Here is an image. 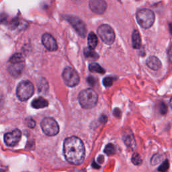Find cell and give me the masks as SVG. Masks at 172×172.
<instances>
[{
  "mask_svg": "<svg viewBox=\"0 0 172 172\" xmlns=\"http://www.w3.org/2000/svg\"><path fill=\"white\" fill-rule=\"evenodd\" d=\"M85 152L84 144L80 138L73 136L64 140L63 153L69 163L74 165H80L83 163Z\"/></svg>",
  "mask_w": 172,
  "mask_h": 172,
  "instance_id": "obj_1",
  "label": "cell"
},
{
  "mask_svg": "<svg viewBox=\"0 0 172 172\" xmlns=\"http://www.w3.org/2000/svg\"><path fill=\"white\" fill-rule=\"evenodd\" d=\"M98 96L92 89H86L81 91L78 96V100L83 108L91 109L98 103Z\"/></svg>",
  "mask_w": 172,
  "mask_h": 172,
  "instance_id": "obj_2",
  "label": "cell"
},
{
  "mask_svg": "<svg viewBox=\"0 0 172 172\" xmlns=\"http://www.w3.org/2000/svg\"><path fill=\"white\" fill-rule=\"evenodd\" d=\"M138 24L143 28H149L155 22V14L149 9H141L136 14Z\"/></svg>",
  "mask_w": 172,
  "mask_h": 172,
  "instance_id": "obj_3",
  "label": "cell"
},
{
  "mask_svg": "<svg viewBox=\"0 0 172 172\" xmlns=\"http://www.w3.org/2000/svg\"><path fill=\"white\" fill-rule=\"evenodd\" d=\"M34 85L30 81H22L18 84L16 89V95L20 101H26L34 94Z\"/></svg>",
  "mask_w": 172,
  "mask_h": 172,
  "instance_id": "obj_4",
  "label": "cell"
},
{
  "mask_svg": "<svg viewBox=\"0 0 172 172\" xmlns=\"http://www.w3.org/2000/svg\"><path fill=\"white\" fill-rule=\"evenodd\" d=\"M41 127L43 132L46 135L49 136V137L55 136L59 132V127L58 123L52 118H45L41 122Z\"/></svg>",
  "mask_w": 172,
  "mask_h": 172,
  "instance_id": "obj_5",
  "label": "cell"
},
{
  "mask_svg": "<svg viewBox=\"0 0 172 172\" xmlns=\"http://www.w3.org/2000/svg\"><path fill=\"white\" fill-rule=\"evenodd\" d=\"M62 77L64 84L69 87H75L80 83V76L77 71L71 67L64 68L62 73Z\"/></svg>",
  "mask_w": 172,
  "mask_h": 172,
  "instance_id": "obj_6",
  "label": "cell"
},
{
  "mask_svg": "<svg viewBox=\"0 0 172 172\" xmlns=\"http://www.w3.org/2000/svg\"><path fill=\"white\" fill-rule=\"evenodd\" d=\"M98 34L102 41L106 45H112L115 41V33L109 25H101L98 28Z\"/></svg>",
  "mask_w": 172,
  "mask_h": 172,
  "instance_id": "obj_7",
  "label": "cell"
},
{
  "mask_svg": "<svg viewBox=\"0 0 172 172\" xmlns=\"http://www.w3.org/2000/svg\"><path fill=\"white\" fill-rule=\"evenodd\" d=\"M64 18L73 26L75 31L77 32V33L80 37L82 38L85 37L86 33H87V28H86L85 24L83 21L76 16H66Z\"/></svg>",
  "mask_w": 172,
  "mask_h": 172,
  "instance_id": "obj_8",
  "label": "cell"
},
{
  "mask_svg": "<svg viewBox=\"0 0 172 172\" xmlns=\"http://www.w3.org/2000/svg\"><path fill=\"white\" fill-rule=\"evenodd\" d=\"M22 137V133L18 129H15L4 135V142L7 146L14 147L18 144Z\"/></svg>",
  "mask_w": 172,
  "mask_h": 172,
  "instance_id": "obj_9",
  "label": "cell"
},
{
  "mask_svg": "<svg viewBox=\"0 0 172 172\" xmlns=\"http://www.w3.org/2000/svg\"><path fill=\"white\" fill-rule=\"evenodd\" d=\"M89 8L93 12L102 14L107 8V3L105 0H90L89 2Z\"/></svg>",
  "mask_w": 172,
  "mask_h": 172,
  "instance_id": "obj_10",
  "label": "cell"
},
{
  "mask_svg": "<svg viewBox=\"0 0 172 172\" xmlns=\"http://www.w3.org/2000/svg\"><path fill=\"white\" fill-rule=\"evenodd\" d=\"M42 45L49 51H55L58 49L57 41L52 35L48 33H45L42 37Z\"/></svg>",
  "mask_w": 172,
  "mask_h": 172,
  "instance_id": "obj_11",
  "label": "cell"
},
{
  "mask_svg": "<svg viewBox=\"0 0 172 172\" xmlns=\"http://www.w3.org/2000/svg\"><path fill=\"white\" fill-rule=\"evenodd\" d=\"M24 64L23 63H12L8 67V71L10 74L14 77H19L23 72Z\"/></svg>",
  "mask_w": 172,
  "mask_h": 172,
  "instance_id": "obj_12",
  "label": "cell"
},
{
  "mask_svg": "<svg viewBox=\"0 0 172 172\" xmlns=\"http://www.w3.org/2000/svg\"><path fill=\"white\" fill-rule=\"evenodd\" d=\"M146 64L149 68L153 71L159 70L162 66L161 61L155 56H150L147 59Z\"/></svg>",
  "mask_w": 172,
  "mask_h": 172,
  "instance_id": "obj_13",
  "label": "cell"
},
{
  "mask_svg": "<svg viewBox=\"0 0 172 172\" xmlns=\"http://www.w3.org/2000/svg\"><path fill=\"white\" fill-rule=\"evenodd\" d=\"M48 105V101L45 98H43L42 97H38L37 98H35L32 102V106L36 109L43 108L47 107Z\"/></svg>",
  "mask_w": 172,
  "mask_h": 172,
  "instance_id": "obj_14",
  "label": "cell"
},
{
  "mask_svg": "<svg viewBox=\"0 0 172 172\" xmlns=\"http://www.w3.org/2000/svg\"><path fill=\"white\" fill-rule=\"evenodd\" d=\"M132 47L135 49H140L141 46V38L138 30H134L132 34Z\"/></svg>",
  "mask_w": 172,
  "mask_h": 172,
  "instance_id": "obj_15",
  "label": "cell"
},
{
  "mask_svg": "<svg viewBox=\"0 0 172 172\" xmlns=\"http://www.w3.org/2000/svg\"><path fill=\"white\" fill-rule=\"evenodd\" d=\"M84 53L85 58H87L88 60L96 61L98 59L99 57L98 54H97V53L94 51V49H93L90 47L85 48Z\"/></svg>",
  "mask_w": 172,
  "mask_h": 172,
  "instance_id": "obj_16",
  "label": "cell"
},
{
  "mask_svg": "<svg viewBox=\"0 0 172 172\" xmlns=\"http://www.w3.org/2000/svg\"><path fill=\"white\" fill-rule=\"evenodd\" d=\"M88 43L89 47L94 49L98 45V38L94 32H90L88 37Z\"/></svg>",
  "mask_w": 172,
  "mask_h": 172,
  "instance_id": "obj_17",
  "label": "cell"
},
{
  "mask_svg": "<svg viewBox=\"0 0 172 172\" xmlns=\"http://www.w3.org/2000/svg\"><path fill=\"white\" fill-rule=\"evenodd\" d=\"M89 69L92 72L98 73L100 74H104L105 73V70L99 64L96 63H92L89 65Z\"/></svg>",
  "mask_w": 172,
  "mask_h": 172,
  "instance_id": "obj_18",
  "label": "cell"
},
{
  "mask_svg": "<svg viewBox=\"0 0 172 172\" xmlns=\"http://www.w3.org/2000/svg\"><path fill=\"white\" fill-rule=\"evenodd\" d=\"M11 63H20L24 61V58L21 53H15L10 59Z\"/></svg>",
  "mask_w": 172,
  "mask_h": 172,
  "instance_id": "obj_19",
  "label": "cell"
},
{
  "mask_svg": "<svg viewBox=\"0 0 172 172\" xmlns=\"http://www.w3.org/2000/svg\"><path fill=\"white\" fill-rule=\"evenodd\" d=\"M124 142L128 147L131 148L132 149H134L136 147V143L135 139L132 135H128L127 137L124 139Z\"/></svg>",
  "mask_w": 172,
  "mask_h": 172,
  "instance_id": "obj_20",
  "label": "cell"
},
{
  "mask_svg": "<svg viewBox=\"0 0 172 172\" xmlns=\"http://www.w3.org/2000/svg\"><path fill=\"white\" fill-rule=\"evenodd\" d=\"M163 159V155H161V154H155L154 155L151 159H150V163H151L152 166H156L158 163H159L161 162V161Z\"/></svg>",
  "mask_w": 172,
  "mask_h": 172,
  "instance_id": "obj_21",
  "label": "cell"
},
{
  "mask_svg": "<svg viewBox=\"0 0 172 172\" xmlns=\"http://www.w3.org/2000/svg\"><path fill=\"white\" fill-rule=\"evenodd\" d=\"M104 153L107 154L108 155H112L113 154L116 153V148L115 147L112 143L107 145L106 148L104 149Z\"/></svg>",
  "mask_w": 172,
  "mask_h": 172,
  "instance_id": "obj_22",
  "label": "cell"
},
{
  "mask_svg": "<svg viewBox=\"0 0 172 172\" xmlns=\"http://www.w3.org/2000/svg\"><path fill=\"white\" fill-rule=\"evenodd\" d=\"M170 168V163L167 159L165 160L160 165V166L158 167V171L159 172H166Z\"/></svg>",
  "mask_w": 172,
  "mask_h": 172,
  "instance_id": "obj_23",
  "label": "cell"
},
{
  "mask_svg": "<svg viewBox=\"0 0 172 172\" xmlns=\"http://www.w3.org/2000/svg\"><path fill=\"white\" fill-rule=\"evenodd\" d=\"M131 160H132V162L133 163V164H135V166H139V165H141L142 163V161H143L141 158V156H140L139 154L137 153L133 154Z\"/></svg>",
  "mask_w": 172,
  "mask_h": 172,
  "instance_id": "obj_24",
  "label": "cell"
},
{
  "mask_svg": "<svg viewBox=\"0 0 172 172\" xmlns=\"http://www.w3.org/2000/svg\"><path fill=\"white\" fill-rule=\"evenodd\" d=\"M114 82V78L112 77H106L103 80V84L106 88L112 86Z\"/></svg>",
  "mask_w": 172,
  "mask_h": 172,
  "instance_id": "obj_25",
  "label": "cell"
},
{
  "mask_svg": "<svg viewBox=\"0 0 172 172\" xmlns=\"http://www.w3.org/2000/svg\"><path fill=\"white\" fill-rule=\"evenodd\" d=\"M159 110L161 114H162V115H166L167 112V106L166 104V103L161 102L159 104Z\"/></svg>",
  "mask_w": 172,
  "mask_h": 172,
  "instance_id": "obj_26",
  "label": "cell"
},
{
  "mask_svg": "<svg viewBox=\"0 0 172 172\" xmlns=\"http://www.w3.org/2000/svg\"><path fill=\"white\" fill-rule=\"evenodd\" d=\"M27 125L28 127L30 128H33L35 127V125H36V123L35 121L32 119V118H30V119H28L27 120Z\"/></svg>",
  "mask_w": 172,
  "mask_h": 172,
  "instance_id": "obj_27",
  "label": "cell"
},
{
  "mask_svg": "<svg viewBox=\"0 0 172 172\" xmlns=\"http://www.w3.org/2000/svg\"><path fill=\"white\" fill-rule=\"evenodd\" d=\"M88 82V84L92 85V86H94L95 85V83H96V80H95V79L94 77H89L88 78V80H87Z\"/></svg>",
  "mask_w": 172,
  "mask_h": 172,
  "instance_id": "obj_28",
  "label": "cell"
},
{
  "mask_svg": "<svg viewBox=\"0 0 172 172\" xmlns=\"http://www.w3.org/2000/svg\"><path fill=\"white\" fill-rule=\"evenodd\" d=\"M114 115L116 117H120L121 115V111L120 109L118 108H115L114 110V112H113Z\"/></svg>",
  "mask_w": 172,
  "mask_h": 172,
  "instance_id": "obj_29",
  "label": "cell"
},
{
  "mask_svg": "<svg viewBox=\"0 0 172 172\" xmlns=\"http://www.w3.org/2000/svg\"><path fill=\"white\" fill-rule=\"evenodd\" d=\"M168 59H169L170 62L172 63V46L170 47L169 52H168Z\"/></svg>",
  "mask_w": 172,
  "mask_h": 172,
  "instance_id": "obj_30",
  "label": "cell"
},
{
  "mask_svg": "<svg viewBox=\"0 0 172 172\" xmlns=\"http://www.w3.org/2000/svg\"><path fill=\"white\" fill-rule=\"evenodd\" d=\"M107 120H108V118L105 115H102L101 118H100V122L103 123H105L107 121Z\"/></svg>",
  "mask_w": 172,
  "mask_h": 172,
  "instance_id": "obj_31",
  "label": "cell"
},
{
  "mask_svg": "<svg viewBox=\"0 0 172 172\" xmlns=\"http://www.w3.org/2000/svg\"><path fill=\"white\" fill-rule=\"evenodd\" d=\"M169 28H170V31L171 32V34H172V22L169 24Z\"/></svg>",
  "mask_w": 172,
  "mask_h": 172,
  "instance_id": "obj_32",
  "label": "cell"
},
{
  "mask_svg": "<svg viewBox=\"0 0 172 172\" xmlns=\"http://www.w3.org/2000/svg\"><path fill=\"white\" fill-rule=\"evenodd\" d=\"M170 107L171 108V109H172V98H171V100H170Z\"/></svg>",
  "mask_w": 172,
  "mask_h": 172,
  "instance_id": "obj_33",
  "label": "cell"
}]
</instances>
